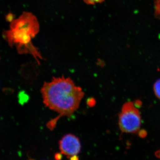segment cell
<instances>
[{"label": "cell", "mask_w": 160, "mask_h": 160, "mask_svg": "<svg viewBox=\"0 0 160 160\" xmlns=\"http://www.w3.org/2000/svg\"><path fill=\"white\" fill-rule=\"evenodd\" d=\"M46 107L60 117H70L79 107L84 97L82 89L69 78H54L43 84L41 90Z\"/></svg>", "instance_id": "1"}, {"label": "cell", "mask_w": 160, "mask_h": 160, "mask_svg": "<svg viewBox=\"0 0 160 160\" xmlns=\"http://www.w3.org/2000/svg\"><path fill=\"white\" fill-rule=\"evenodd\" d=\"M39 24L34 15L24 12L17 19L12 21L9 30L4 32L5 39L12 46H15L19 52L30 53L37 61L42 59L32 40L38 34Z\"/></svg>", "instance_id": "2"}, {"label": "cell", "mask_w": 160, "mask_h": 160, "mask_svg": "<svg viewBox=\"0 0 160 160\" xmlns=\"http://www.w3.org/2000/svg\"><path fill=\"white\" fill-rule=\"evenodd\" d=\"M119 126L122 132L135 133L138 132L142 124L139 110L132 102L124 104L119 115Z\"/></svg>", "instance_id": "3"}, {"label": "cell", "mask_w": 160, "mask_h": 160, "mask_svg": "<svg viewBox=\"0 0 160 160\" xmlns=\"http://www.w3.org/2000/svg\"><path fill=\"white\" fill-rule=\"evenodd\" d=\"M59 148L61 153L67 156H77L81 150V142L77 137L69 133L65 135L60 140Z\"/></svg>", "instance_id": "4"}, {"label": "cell", "mask_w": 160, "mask_h": 160, "mask_svg": "<svg viewBox=\"0 0 160 160\" xmlns=\"http://www.w3.org/2000/svg\"><path fill=\"white\" fill-rule=\"evenodd\" d=\"M153 91L157 97L160 99V79L157 80L154 83Z\"/></svg>", "instance_id": "5"}, {"label": "cell", "mask_w": 160, "mask_h": 160, "mask_svg": "<svg viewBox=\"0 0 160 160\" xmlns=\"http://www.w3.org/2000/svg\"><path fill=\"white\" fill-rule=\"evenodd\" d=\"M104 1L105 0H84L85 3L89 5H94L98 3H101Z\"/></svg>", "instance_id": "6"}, {"label": "cell", "mask_w": 160, "mask_h": 160, "mask_svg": "<svg viewBox=\"0 0 160 160\" xmlns=\"http://www.w3.org/2000/svg\"><path fill=\"white\" fill-rule=\"evenodd\" d=\"M156 155L157 157L160 158V150H158L156 153Z\"/></svg>", "instance_id": "7"}]
</instances>
